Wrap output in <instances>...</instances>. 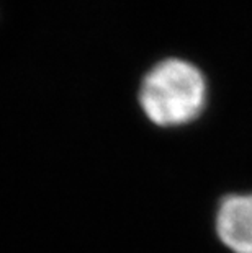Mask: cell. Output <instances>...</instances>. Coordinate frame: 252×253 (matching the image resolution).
<instances>
[{"mask_svg": "<svg viewBox=\"0 0 252 253\" xmlns=\"http://www.w3.org/2000/svg\"><path fill=\"white\" fill-rule=\"evenodd\" d=\"M139 106L152 125L180 127L202 115L208 101V84L195 64L179 57L155 62L139 84Z\"/></svg>", "mask_w": 252, "mask_h": 253, "instance_id": "1", "label": "cell"}, {"mask_svg": "<svg viewBox=\"0 0 252 253\" xmlns=\"http://www.w3.org/2000/svg\"><path fill=\"white\" fill-rule=\"evenodd\" d=\"M221 244L233 253H252V193L223 198L214 216Z\"/></svg>", "mask_w": 252, "mask_h": 253, "instance_id": "2", "label": "cell"}]
</instances>
